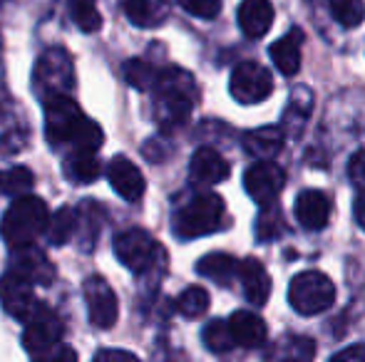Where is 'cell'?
I'll return each instance as SVG.
<instances>
[{
	"mask_svg": "<svg viewBox=\"0 0 365 362\" xmlns=\"http://www.w3.org/2000/svg\"><path fill=\"white\" fill-rule=\"evenodd\" d=\"M229 328L234 333L236 345H244V348H261L266 343V335H269L264 320L249 310H236L229 318Z\"/></svg>",
	"mask_w": 365,
	"mask_h": 362,
	"instance_id": "19",
	"label": "cell"
},
{
	"mask_svg": "<svg viewBox=\"0 0 365 362\" xmlns=\"http://www.w3.org/2000/svg\"><path fill=\"white\" fill-rule=\"evenodd\" d=\"M125 15L137 28H159L167 20L169 8L164 0H125Z\"/></svg>",
	"mask_w": 365,
	"mask_h": 362,
	"instance_id": "23",
	"label": "cell"
},
{
	"mask_svg": "<svg viewBox=\"0 0 365 362\" xmlns=\"http://www.w3.org/2000/svg\"><path fill=\"white\" fill-rule=\"evenodd\" d=\"M33 183H35L33 171H30L28 166H13V169H8L5 174H0V191L10 198H18V196L30 193Z\"/></svg>",
	"mask_w": 365,
	"mask_h": 362,
	"instance_id": "29",
	"label": "cell"
},
{
	"mask_svg": "<svg viewBox=\"0 0 365 362\" xmlns=\"http://www.w3.org/2000/svg\"><path fill=\"white\" fill-rule=\"evenodd\" d=\"M63 171L70 181L75 183H90L97 181L102 174V164L97 159V151L90 149H77L75 154H70L63 164Z\"/></svg>",
	"mask_w": 365,
	"mask_h": 362,
	"instance_id": "22",
	"label": "cell"
},
{
	"mask_svg": "<svg viewBox=\"0 0 365 362\" xmlns=\"http://www.w3.org/2000/svg\"><path fill=\"white\" fill-rule=\"evenodd\" d=\"M207 308H209V293L204 288H199V285L187 288L177 298V310L184 318H199V315L207 313Z\"/></svg>",
	"mask_w": 365,
	"mask_h": 362,
	"instance_id": "31",
	"label": "cell"
},
{
	"mask_svg": "<svg viewBox=\"0 0 365 362\" xmlns=\"http://www.w3.org/2000/svg\"><path fill=\"white\" fill-rule=\"evenodd\" d=\"M348 176L358 188H365V149L356 151L348 161Z\"/></svg>",
	"mask_w": 365,
	"mask_h": 362,
	"instance_id": "35",
	"label": "cell"
},
{
	"mask_svg": "<svg viewBox=\"0 0 365 362\" xmlns=\"http://www.w3.org/2000/svg\"><path fill=\"white\" fill-rule=\"evenodd\" d=\"M50 221L48 203L40 196L33 193H25L18 196L10 208L3 213V221H0V236L5 238L10 248H23L30 246L40 233H45Z\"/></svg>",
	"mask_w": 365,
	"mask_h": 362,
	"instance_id": "3",
	"label": "cell"
},
{
	"mask_svg": "<svg viewBox=\"0 0 365 362\" xmlns=\"http://www.w3.org/2000/svg\"><path fill=\"white\" fill-rule=\"evenodd\" d=\"M331 15L343 28H358L365 20V3L363 0H328Z\"/></svg>",
	"mask_w": 365,
	"mask_h": 362,
	"instance_id": "30",
	"label": "cell"
},
{
	"mask_svg": "<svg viewBox=\"0 0 365 362\" xmlns=\"http://www.w3.org/2000/svg\"><path fill=\"white\" fill-rule=\"evenodd\" d=\"M333 360L336 362H363L365 360V345H353V348L348 350H341V353L333 355Z\"/></svg>",
	"mask_w": 365,
	"mask_h": 362,
	"instance_id": "36",
	"label": "cell"
},
{
	"mask_svg": "<svg viewBox=\"0 0 365 362\" xmlns=\"http://www.w3.org/2000/svg\"><path fill=\"white\" fill-rule=\"evenodd\" d=\"M296 221L301 223L308 231H321L326 228L328 218L333 211V201L326 191H318V188H308V191L298 193L296 198Z\"/></svg>",
	"mask_w": 365,
	"mask_h": 362,
	"instance_id": "13",
	"label": "cell"
},
{
	"mask_svg": "<svg viewBox=\"0 0 365 362\" xmlns=\"http://www.w3.org/2000/svg\"><path fill=\"white\" fill-rule=\"evenodd\" d=\"M102 216H105V211H102V206L97 201H82L80 211H77V218H80V223H77V228L85 226L87 233L80 238V246L82 251H90L92 243L97 241V236H100V226H102Z\"/></svg>",
	"mask_w": 365,
	"mask_h": 362,
	"instance_id": "26",
	"label": "cell"
},
{
	"mask_svg": "<svg viewBox=\"0 0 365 362\" xmlns=\"http://www.w3.org/2000/svg\"><path fill=\"white\" fill-rule=\"evenodd\" d=\"M63 320L55 310H50L48 305L38 303V308L33 310L28 320H25L23 330V348L28 355H48L63 340Z\"/></svg>",
	"mask_w": 365,
	"mask_h": 362,
	"instance_id": "6",
	"label": "cell"
},
{
	"mask_svg": "<svg viewBox=\"0 0 365 362\" xmlns=\"http://www.w3.org/2000/svg\"><path fill=\"white\" fill-rule=\"evenodd\" d=\"M122 73H125L127 85H132V87L140 92L157 87V80H159V75H162V73H157L147 60H127Z\"/></svg>",
	"mask_w": 365,
	"mask_h": 362,
	"instance_id": "28",
	"label": "cell"
},
{
	"mask_svg": "<svg viewBox=\"0 0 365 362\" xmlns=\"http://www.w3.org/2000/svg\"><path fill=\"white\" fill-rule=\"evenodd\" d=\"M15 271H20L25 278H30L33 283H40V285H50L55 278V266L48 261L40 248H35L33 243L30 246H23V248H15Z\"/></svg>",
	"mask_w": 365,
	"mask_h": 362,
	"instance_id": "18",
	"label": "cell"
},
{
	"mask_svg": "<svg viewBox=\"0 0 365 362\" xmlns=\"http://www.w3.org/2000/svg\"><path fill=\"white\" fill-rule=\"evenodd\" d=\"M226 203L219 193H199L184 208H179L174 216V233L184 241L199 236H209V233L219 231L221 221H224Z\"/></svg>",
	"mask_w": 365,
	"mask_h": 362,
	"instance_id": "4",
	"label": "cell"
},
{
	"mask_svg": "<svg viewBox=\"0 0 365 362\" xmlns=\"http://www.w3.org/2000/svg\"><path fill=\"white\" fill-rule=\"evenodd\" d=\"M115 253L122 266H127L135 273H145L154 263V256L159 253V246L147 231L130 228L115 238Z\"/></svg>",
	"mask_w": 365,
	"mask_h": 362,
	"instance_id": "9",
	"label": "cell"
},
{
	"mask_svg": "<svg viewBox=\"0 0 365 362\" xmlns=\"http://www.w3.org/2000/svg\"><path fill=\"white\" fill-rule=\"evenodd\" d=\"M281 231H284V216H281L279 206L274 201L266 203L261 216L256 218V238L259 241H271V238L281 236Z\"/></svg>",
	"mask_w": 365,
	"mask_h": 362,
	"instance_id": "32",
	"label": "cell"
},
{
	"mask_svg": "<svg viewBox=\"0 0 365 362\" xmlns=\"http://www.w3.org/2000/svg\"><path fill=\"white\" fill-rule=\"evenodd\" d=\"M0 303L8 315L18 320H28L40 300L33 293V280L13 268L0 278Z\"/></svg>",
	"mask_w": 365,
	"mask_h": 362,
	"instance_id": "10",
	"label": "cell"
},
{
	"mask_svg": "<svg viewBox=\"0 0 365 362\" xmlns=\"http://www.w3.org/2000/svg\"><path fill=\"white\" fill-rule=\"evenodd\" d=\"M197 273L219 285H229L234 275L239 273V261L229 253H209L197 263Z\"/></svg>",
	"mask_w": 365,
	"mask_h": 362,
	"instance_id": "24",
	"label": "cell"
},
{
	"mask_svg": "<svg viewBox=\"0 0 365 362\" xmlns=\"http://www.w3.org/2000/svg\"><path fill=\"white\" fill-rule=\"evenodd\" d=\"M85 300L87 315H90V323L95 328L110 330L117 323V315H120L117 295L102 275H92V278L85 280Z\"/></svg>",
	"mask_w": 365,
	"mask_h": 362,
	"instance_id": "11",
	"label": "cell"
},
{
	"mask_svg": "<svg viewBox=\"0 0 365 362\" xmlns=\"http://www.w3.org/2000/svg\"><path fill=\"white\" fill-rule=\"evenodd\" d=\"M202 340L212 353H229L236 345L234 333H231V328H229V320H221V318L209 320L202 333Z\"/></svg>",
	"mask_w": 365,
	"mask_h": 362,
	"instance_id": "27",
	"label": "cell"
},
{
	"mask_svg": "<svg viewBox=\"0 0 365 362\" xmlns=\"http://www.w3.org/2000/svg\"><path fill=\"white\" fill-rule=\"evenodd\" d=\"M336 300V285L321 271H303L293 275L289 285V303L298 315H318Z\"/></svg>",
	"mask_w": 365,
	"mask_h": 362,
	"instance_id": "5",
	"label": "cell"
},
{
	"mask_svg": "<svg viewBox=\"0 0 365 362\" xmlns=\"http://www.w3.org/2000/svg\"><path fill=\"white\" fill-rule=\"evenodd\" d=\"M239 278L244 283V293L249 298V303L266 305V300L271 295V275L266 273L264 263L254 256L244 258L239 263Z\"/></svg>",
	"mask_w": 365,
	"mask_h": 362,
	"instance_id": "17",
	"label": "cell"
},
{
	"mask_svg": "<svg viewBox=\"0 0 365 362\" xmlns=\"http://www.w3.org/2000/svg\"><path fill=\"white\" fill-rule=\"evenodd\" d=\"M353 216H356V223L365 231V188H361V193L353 201Z\"/></svg>",
	"mask_w": 365,
	"mask_h": 362,
	"instance_id": "37",
	"label": "cell"
},
{
	"mask_svg": "<svg viewBox=\"0 0 365 362\" xmlns=\"http://www.w3.org/2000/svg\"><path fill=\"white\" fill-rule=\"evenodd\" d=\"M184 10L194 18L214 20L221 13V0H179Z\"/></svg>",
	"mask_w": 365,
	"mask_h": 362,
	"instance_id": "34",
	"label": "cell"
},
{
	"mask_svg": "<svg viewBox=\"0 0 365 362\" xmlns=\"http://www.w3.org/2000/svg\"><path fill=\"white\" fill-rule=\"evenodd\" d=\"M229 176V164L226 159L212 147H199L189 161V179L199 186H214Z\"/></svg>",
	"mask_w": 365,
	"mask_h": 362,
	"instance_id": "15",
	"label": "cell"
},
{
	"mask_svg": "<svg viewBox=\"0 0 365 362\" xmlns=\"http://www.w3.org/2000/svg\"><path fill=\"white\" fill-rule=\"evenodd\" d=\"M55 360H77V353L75 350H60V353L53 355Z\"/></svg>",
	"mask_w": 365,
	"mask_h": 362,
	"instance_id": "39",
	"label": "cell"
},
{
	"mask_svg": "<svg viewBox=\"0 0 365 362\" xmlns=\"http://www.w3.org/2000/svg\"><path fill=\"white\" fill-rule=\"evenodd\" d=\"M236 18H239L241 33H244L246 38L259 40L271 30L276 13H274L271 0H241Z\"/></svg>",
	"mask_w": 365,
	"mask_h": 362,
	"instance_id": "16",
	"label": "cell"
},
{
	"mask_svg": "<svg viewBox=\"0 0 365 362\" xmlns=\"http://www.w3.org/2000/svg\"><path fill=\"white\" fill-rule=\"evenodd\" d=\"M284 129L281 127H259L244 134V147L256 159H274L284 149Z\"/></svg>",
	"mask_w": 365,
	"mask_h": 362,
	"instance_id": "21",
	"label": "cell"
},
{
	"mask_svg": "<svg viewBox=\"0 0 365 362\" xmlns=\"http://www.w3.org/2000/svg\"><path fill=\"white\" fill-rule=\"evenodd\" d=\"M75 85L73 60L63 48H53L35 65V90L43 100L55 95H68Z\"/></svg>",
	"mask_w": 365,
	"mask_h": 362,
	"instance_id": "7",
	"label": "cell"
},
{
	"mask_svg": "<svg viewBox=\"0 0 365 362\" xmlns=\"http://www.w3.org/2000/svg\"><path fill=\"white\" fill-rule=\"evenodd\" d=\"M286 183V171L279 164H274L271 159H259V164H254L244 174V188L256 203L266 206V203L276 201L279 193L284 191Z\"/></svg>",
	"mask_w": 365,
	"mask_h": 362,
	"instance_id": "12",
	"label": "cell"
},
{
	"mask_svg": "<svg viewBox=\"0 0 365 362\" xmlns=\"http://www.w3.org/2000/svg\"><path fill=\"white\" fill-rule=\"evenodd\" d=\"M301 45H303V33L298 28H293L284 35V38L276 40L269 50L274 65L284 75H289V78L301 70Z\"/></svg>",
	"mask_w": 365,
	"mask_h": 362,
	"instance_id": "20",
	"label": "cell"
},
{
	"mask_svg": "<svg viewBox=\"0 0 365 362\" xmlns=\"http://www.w3.org/2000/svg\"><path fill=\"white\" fill-rule=\"evenodd\" d=\"M107 179H110L112 188L120 193L125 201H140L145 196V176L142 171L132 164L127 156H112V161L107 164Z\"/></svg>",
	"mask_w": 365,
	"mask_h": 362,
	"instance_id": "14",
	"label": "cell"
},
{
	"mask_svg": "<svg viewBox=\"0 0 365 362\" xmlns=\"http://www.w3.org/2000/svg\"><path fill=\"white\" fill-rule=\"evenodd\" d=\"M231 97L241 105H259L274 92V78L264 65L246 60V63L236 65L229 80Z\"/></svg>",
	"mask_w": 365,
	"mask_h": 362,
	"instance_id": "8",
	"label": "cell"
},
{
	"mask_svg": "<svg viewBox=\"0 0 365 362\" xmlns=\"http://www.w3.org/2000/svg\"><path fill=\"white\" fill-rule=\"evenodd\" d=\"M45 102V137L53 147L75 144L77 149L97 151L105 142L100 124L87 119L70 95H55Z\"/></svg>",
	"mask_w": 365,
	"mask_h": 362,
	"instance_id": "1",
	"label": "cell"
},
{
	"mask_svg": "<svg viewBox=\"0 0 365 362\" xmlns=\"http://www.w3.org/2000/svg\"><path fill=\"white\" fill-rule=\"evenodd\" d=\"M70 13L73 20L80 25L82 33H95L102 25V15L97 13L95 0H70Z\"/></svg>",
	"mask_w": 365,
	"mask_h": 362,
	"instance_id": "33",
	"label": "cell"
},
{
	"mask_svg": "<svg viewBox=\"0 0 365 362\" xmlns=\"http://www.w3.org/2000/svg\"><path fill=\"white\" fill-rule=\"evenodd\" d=\"M97 360H107V358H127V360H137V355L127 353V350H102L95 355Z\"/></svg>",
	"mask_w": 365,
	"mask_h": 362,
	"instance_id": "38",
	"label": "cell"
},
{
	"mask_svg": "<svg viewBox=\"0 0 365 362\" xmlns=\"http://www.w3.org/2000/svg\"><path fill=\"white\" fill-rule=\"evenodd\" d=\"M197 102V82L189 73L169 68L157 80V119L164 129L187 124Z\"/></svg>",
	"mask_w": 365,
	"mask_h": 362,
	"instance_id": "2",
	"label": "cell"
},
{
	"mask_svg": "<svg viewBox=\"0 0 365 362\" xmlns=\"http://www.w3.org/2000/svg\"><path fill=\"white\" fill-rule=\"evenodd\" d=\"M77 223H80V218H77L75 208H70V206L58 208L55 216H50L48 228H45L48 241L53 243V246H68L77 233Z\"/></svg>",
	"mask_w": 365,
	"mask_h": 362,
	"instance_id": "25",
	"label": "cell"
}]
</instances>
